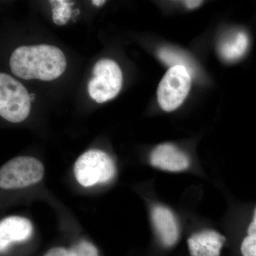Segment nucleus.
Returning a JSON list of instances; mask_svg holds the SVG:
<instances>
[{
	"instance_id": "12",
	"label": "nucleus",
	"mask_w": 256,
	"mask_h": 256,
	"mask_svg": "<svg viewBox=\"0 0 256 256\" xmlns=\"http://www.w3.org/2000/svg\"><path fill=\"white\" fill-rule=\"evenodd\" d=\"M158 56L166 65L176 66H182L188 69L192 76L194 75L195 66L192 60L184 54L173 48H163L158 52Z\"/></svg>"
},
{
	"instance_id": "18",
	"label": "nucleus",
	"mask_w": 256,
	"mask_h": 256,
	"mask_svg": "<svg viewBox=\"0 0 256 256\" xmlns=\"http://www.w3.org/2000/svg\"><path fill=\"white\" fill-rule=\"evenodd\" d=\"M106 2L105 0H94L92 1V4L95 5L96 6H101Z\"/></svg>"
},
{
	"instance_id": "15",
	"label": "nucleus",
	"mask_w": 256,
	"mask_h": 256,
	"mask_svg": "<svg viewBox=\"0 0 256 256\" xmlns=\"http://www.w3.org/2000/svg\"><path fill=\"white\" fill-rule=\"evenodd\" d=\"M68 252L69 256H99L97 248L86 240L76 244Z\"/></svg>"
},
{
	"instance_id": "6",
	"label": "nucleus",
	"mask_w": 256,
	"mask_h": 256,
	"mask_svg": "<svg viewBox=\"0 0 256 256\" xmlns=\"http://www.w3.org/2000/svg\"><path fill=\"white\" fill-rule=\"evenodd\" d=\"M94 75L88 82V92L94 100L102 104L118 96L122 85L118 64L111 60H98L94 66Z\"/></svg>"
},
{
	"instance_id": "3",
	"label": "nucleus",
	"mask_w": 256,
	"mask_h": 256,
	"mask_svg": "<svg viewBox=\"0 0 256 256\" xmlns=\"http://www.w3.org/2000/svg\"><path fill=\"white\" fill-rule=\"evenodd\" d=\"M116 172L114 160L105 152L99 150L86 152L79 156L74 166L77 182L85 188L108 182Z\"/></svg>"
},
{
	"instance_id": "13",
	"label": "nucleus",
	"mask_w": 256,
	"mask_h": 256,
	"mask_svg": "<svg viewBox=\"0 0 256 256\" xmlns=\"http://www.w3.org/2000/svg\"><path fill=\"white\" fill-rule=\"evenodd\" d=\"M240 252L242 256H256V208L247 229V236L240 245Z\"/></svg>"
},
{
	"instance_id": "2",
	"label": "nucleus",
	"mask_w": 256,
	"mask_h": 256,
	"mask_svg": "<svg viewBox=\"0 0 256 256\" xmlns=\"http://www.w3.org/2000/svg\"><path fill=\"white\" fill-rule=\"evenodd\" d=\"M31 98L26 88L8 74H0V116L9 122H21L31 110Z\"/></svg>"
},
{
	"instance_id": "5",
	"label": "nucleus",
	"mask_w": 256,
	"mask_h": 256,
	"mask_svg": "<svg viewBox=\"0 0 256 256\" xmlns=\"http://www.w3.org/2000/svg\"><path fill=\"white\" fill-rule=\"evenodd\" d=\"M192 74L182 66L171 67L160 82L158 100L162 110L170 112L182 105L190 92Z\"/></svg>"
},
{
	"instance_id": "10",
	"label": "nucleus",
	"mask_w": 256,
	"mask_h": 256,
	"mask_svg": "<svg viewBox=\"0 0 256 256\" xmlns=\"http://www.w3.org/2000/svg\"><path fill=\"white\" fill-rule=\"evenodd\" d=\"M33 233V226L28 218L10 216L0 223V250L4 252L14 242L28 240Z\"/></svg>"
},
{
	"instance_id": "16",
	"label": "nucleus",
	"mask_w": 256,
	"mask_h": 256,
	"mask_svg": "<svg viewBox=\"0 0 256 256\" xmlns=\"http://www.w3.org/2000/svg\"><path fill=\"white\" fill-rule=\"evenodd\" d=\"M44 256H69V252L64 248L55 247L48 250Z\"/></svg>"
},
{
	"instance_id": "8",
	"label": "nucleus",
	"mask_w": 256,
	"mask_h": 256,
	"mask_svg": "<svg viewBox=\"0 0 256 256\" xmlns=\"http://www.w3.org/2000/svg\"><path fill=\"white\" fill-rule=\"evenodd\" d=\"M152 220L158 236L165 247H173L180 238L178 220L172 212L163 205H154L152 208Z\"/></svg>"
},
{
	"instance_id": "1",
	"label": "nucleus",
	"mask_w": 256,
	"mask_h": 256,
	"mask_svg": "<svg viewBox=\"0 0 256 256\" xmlns=\"http://www.w3.org/2000/svg\"><path fill=\"white\" fill-rule=\"evenodd\" d=\"M12 72L24 80L50 82L58 78L66 68L65 55L58 47L47 44L20 46L10 57Z\"/></svg>"
},
{
	"instance_id": "17",
	"label": "nucleus",
	"mask_w": 256,
	"mask_h": 256,
	"mask_svg": "<svg viewBox=\"0 0 256 256\" xmlns=\"http://www.w3.org/2000/svg\"><path fill=\"white\" fill-rule=\"evenodd\" d=\"M202 1H196V0H190V1L184 2L185 5L188 9H195L201 5Z\"/></svg>"
},
{
	"instance_id": "7",
	"label": "nucleus",
	"mask_w": 256,
	"mask_h": 256,
	"mask_svg": "<svg viewBox=\"0 0 256 256\" xmlns=\"http://www.w3.org/2000/svg\"><path fill=\"white\" fill-rule=\"evenodd\" d=\"M150 159L154 168L170 172L185 171L191 164L186 153L170 143L156 146L152 152Z\"/></svg>"
},
{
	"instance_id": "9",
	"label": "nucleus",
	"mask_w": 256,
	"mask_h": 256,
	"mask_svg": "<svg viewBox=\"0 0 256 256\" xmlns=\"http://www.w3.org/2000/svg\"><path fill=\"white\" fill-rule=\"evenodd\" d=\"M226 238L220 232L206 229L194 233L188 240L192 256H220Z\"/></svg>"
},
{
	"instance_id": "4",
	"label": "nucleus",
	"mask_w": 256,
	"mask_h": 256,
	"mask_svg": "<svg viewBox=\"0 0 256 256\" xmlns=\"http://www.w3.org/2000/svg\"><path fill=\"white\" fill-rule=\"evenodd\" d=\"M44 168L40 160L32 156H18L8 162L0 170V186L4 190L28 188L41 181Z\"/></svg>"
},
{
	"instance_id": "14",
	"label": "nucleus",
	"mask_w": 256,
	"mask_h": 256,
	"mask_svg": "<svg viewBox=\"0 0 256 256\" xmlns=\"http://www.w3.org/2000/svg\"><path fill=\"white\" fill-rule=\"evenodd\" d=\"M50 2L53 8L52 18L54 22L60 26L66 24L72 16L70 6L74 4V3L67 1H50Z\"/></svg>"
},
{
	"instance_id": "19",
	"label": "nucleus",
	"mask_w": 256,
	"mask_h": 256,
	"mask_svg": "<svg viewBox=\"0 0 256 256\" xmlns=\"http://www.w3.org/2000/svg\"><path fill=\"white\" fill-rule=\"evenodd\" d=\"M30 98H31V100L34 101V94H30Z\"/></svg>"
},
{
	"instance_id": "11",
	"label": "nucleus",
	"mask_w": 256,
	"mask_h": 256,
	"mask_svg": "<svg viewBox=\"0 0 256 256\" xmlns=\"http://www.w3.org/2000/svg\"><path fill=\"white\" fill-rule=\"evenodd\" d=\"M248 44V37L245 32H232L220 40L218 52L226 62H233L242 58L246 52Z\"/></svg>"
}]
</instances>
